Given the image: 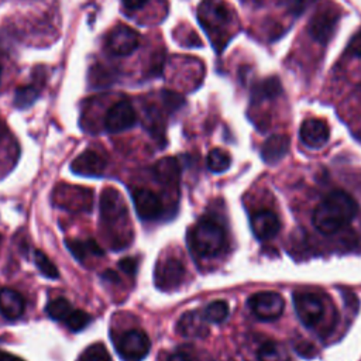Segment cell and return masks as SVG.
I'll return each instance as SVG.
<instances>
[{
	"mask_svg": "<svg viewBox=\"0 0 361 361\" xmlns=\"http://www.w3.org/2000/svg\"><path fill=\"white\" fill-rule=\"evenodd\" d=\"M358 213V203L344 190L329 193L313 210L312 223L322 234H334Z\"/></svg>",
	"mask_w": 361,
	"mask_h": 361,
	"instance_id": "6da1fadb",
	"label": "cell"
},
{
	"mask_svg": "<svg viewBox=\"0 0 361 361\" xmlns=\"http://www.w3.org/2000/svg\"><path fill=\"white\" fill-rule=\"evenodd\" d=\"M234 18L231 7L224 0H202L197 7V20L217 51L226 45Z\"/></svg>",
	"mask_w": 361,
	"mask_h": 361,
	"instance_id": "7a4b0ae2",
	"label": "cell"
},
{
	"mask_svg": "<svg viewBox=\"0 0 361 361\" xmlns=\"http://www.w3.org/2000/svg\"><path fill=\"white\" fill-rule=\"evenodd\" d=\"M188 243L196 255L214 257L226 245V231L219 221L203 217L189 230Z\"/></svg>",
	"mask_w": 361,
	"mask_h": 361,
	"instance_id": "3957f363",
	"label": "cell"
},
{
	"mask_svg": "<svg viewBox=\"0 0 361 361\" xmlns=\"http://www.w3.org/2000/svg\"><path fill=\"white\" fill-rule=\"evenodd\" d=\"M293 306L303 326L316 329L326 317L327 300L320 292L296 290L293 293Z\"/></svg>",
	"mask_w": 361,
	"mask_h": 361,
	"instance_id": "277c9868",
	"label": "cell"
},
{
	"mask_svg": "<svg viewBox=\"0 0 361 361\" xmlns=\"http://www.w3.org/2000/svg\"><path fill=\"white\" fill-rule=\"evenodd\" d=\"M100 216L109 230L126 227L128 224V213L121 195L114 188H106L100 195Z\"/></svg>",
	"mask_w": 361,
	"mask_h": 361,
	"instance_id": "5b68a950",
	"label": "cell"
},
{
	"mask_svg": "<svg viewBox=\"0 0 361 361\" xmlns=\"http://www.w3.org/2000/svg\"><path fill=\"white\" fill-rule=\"evenodd\" d=\"M151 341L144 330L133 329L123 333L116 344V350L123 361H142L149 353Z\"/></svg>",
	"mask_w": 361,
	"mask_h": 361,
	"instance_id": "8992f818",
	"label": "cell"
},
{
	"mask_svg": "<svg viewBox=\"0 0 361 361\" xmlns=\"http://www.w3.org/2000/svg\"><path fill=\"white\" fill-rule=\"evenodd\" d=\"M185 267L182 261L176 257L168 255L162 257L154 271V283L159 290H172L176 289L185 278Z\"/></svg>",
	"mask_w": 361,
	"mask_h": 361,
	"instance_id": "52a82bcc",
	"label": "cell"
},
{
	"mask_svg": "<svg viewBox=\"0 0 361 361\" xmlns=\"http://www.w3.org/2000/svg\"><path fill=\"white\" fill-rule=\"evenodd\" d=\"M248 306L255 317L259 320H275L283 313L285 300L274 290H262L250 296Z\"/></svg>",
	"mask_w": 361,
	"mask_h": 361,
	"instance_id": "ba28073f",
	"label": "cell"
},
{
	"mask_svg": "<svg viewBox=\"0 0 361 361\" xmlns=\"http://www.w3.org/2000/svg\"><path fill=\"white\" fill-rule=\"evenodd\" d=\"M140 44L138 32L126 24H117L110 30L106 39V49L114 56H127L133 54Z\"/></svg>",
	"mask_w": 361,
	"mask_h": 361,
	"instance_id": "9c48e42d",
	"label": "cell"
},
{
	"mask_svg": "<svg viewBox=\"0 0 361 361\" xmlns=\"http://www.w3.org/2000/svg\"><path fill=\"white\" fill-rule=\"evenodd\" d=\"M338 17L340 16L336 10H330V8L319 10L309 20V24H307L309 35L320 44H327L336 32Z\"/></svg>",
	"mask_w": 361,
	"mask_h": 361,
	"instance_id": "30bf717a",
	"label": "cell"
},
{
	"mask_svg": "<svg viewBox=\"0 0 361 361\" xmlns=\"http://www.w3.org/2000/svg\"><path fill=\"white\" fill-rule=\"evenodd\" d=\"M137 121V113L127 100L114 103L106 113L104 127L109 133H121L131 128Z\"/></svg>",
	"mask_w": 361,
	"mask_h": 361,
	"instance_id": "8fae6325",
	"label": "cell"
},
{
	"mask_svg": "<svg viewBox=\"0 0 361 361\" xmlns=\"http://www.w3.org/2000/svg\"><path fill=\"white\" fill-rule=\"evenodd\" d=\"M133 203L137 212V216L142 220H157L164 213V204L159 196L147 189V188H137L131 192Z\"/></svg>",
	"mask_w": 361,
	"mask_h": 361,
	"instance_id": "7c38bea8",
	"label": "cell"
},
{
	"mask_svg": "<svg viewBox=\"0 0 361 361\" xmlns=\"http://www.w3.org/2000/svg\"><path fill=\"white\" fill-rule=\"evenodd\" d=\"M330 130L326 121L320 118H306L299 128V138L307 148L317 149L327 144Z\"/></svg>",
	"mask_w": 361,
	"mask_h": 361,
	"instance_id": "4fadbf2b",
	"label": "cell"
},
{
	"mask_svg": "<svg viewBox=\"0 0 361 361\" xmlns=\"http://www.w3.org/2000/svg\"><path fill=\"white\" fill-rule=\"evenodd\" d=\"M106 166L107 162L103 155L93 149H87L72 161L71 171L80 176H102Z\"/></svg>",
	"mask_w": 361,
	"mask_h": 361,
	"instance_id": "5bb4252c",
	"label": "cell"
},
{
	"mask_svg": "<svg viewBox=\"0 0 361 361\" xmlns=\"http://www.w3.org/2000/svg\"><path fill=\"white\" fill-rule=\"evenodd\" d=\"M251 230L258 240H269L275 237L281 228V220L272 210H258L251 216Z\"/></svg>",
	"mask_w": 361,
	"mask_h": 361,
	"instance_id": "9a60e30c",
	"label": "cell"
},
{
	"mask_svg": "<svg viewBox=\"0 0 361 361\" xmlns=\"http://www.w3.org/2000/svg\"><path fill=\"white\" fill-rule=\"evenodd\" d=\"M176 331L188 338H203L209 334L207 320L204 314L197 310L186 312L179 317Z\"/></svg>",
	"mask_w": 361,
	"mask_h": 361,
	"instance_id": "2e32d148",
	"label": "cell"
},
{
	"mask_svg": "<svg viewBox=\"0 0 361 361\" xmlns=\"http://www.w3.org/2000/svg\"><path fill=\"white\" fill-rule=\"evenodd\" d=\"M289 137L285 134H274L268 137L261 147V158L269 165L278 164L289 151Z\"/></svg>",
	"mask_w": 361,
	"mask_h": 361,
	"instance_id": "e0dca14e",
	"label": "cell"
},
{
	"mask_svg": "<svg viewBox=\"0 0 361 361\" xmlns=\"http://www.w3.org/2000/svg\"><path fill=\"white\" fill-rule=\"evenodd\" d=\"M154 176L164 186H178L180 178L179 162L173 157L159 159L154 166Z\"/></svg>",
	"mask_w": 361,
	"mask_h": 361,
	"instance_id": "ac0fdd59",
	"label": "cell"
},
{
	"mask_svg": "<svg viewBox=\"0 0 361 361\" xmlns=\"http://www.w3.org/2000/svg\"><path fill=\"white\" fill-rule=\"evenodd\" d=\"M25 302L24 298L8 288H4L0 290V313L8 319V320H16L24 313Z\"/></svg>",
	"mask_w": 361,
	"mask_h": 361,
	"instance_id": "d6986e66",
	"label": "cell"
},
{
	"mask_svg": "<svg viewBox=\"0 0 361 361\" xmlns=\"http://www.w3.org/2000/svg\"><path fill=\"white\" fill-rule=\"evenodd\" d=\"M282 93V85L276 76L265 78L264 80L254 85L251 90V102L259 103L264 100H272Z\"/></svg>",
	"mask_w": 361,
	"mask_h": 361,
	"instance_id": "ffe728a7",
	"label": "cell"
},
{
	"mask_svg": "<svg viewBox=\"0 0 361 361\" xmlns=\"http://www.w3.org/2000/svg\"><path fill=\"white\" fill-rule=\"evenodd\" d=\"M66 248L72 252V255L78 259V261H85L89 255H97L102 257L104 252L103 250L99 247V244L89 238L86 241L82 240H66Z\"/></svg>",
	"mask_w": 361,
	"mask_h": 361,
	"instance_id": "44dd1931",
	"label": "cell"
},
{
	"mask_svg": "<svg viewBox=\"0 0 361 361\" xmlns=\"http://www.w3.org/2000/svg\"><path fill=\"white\" fill-rule=\"evenodd\" d=\"M258 361H289L288 350L276 341H265L257 351Z\"/></svg>",
	"mask_w": 361,
	"mask_h": 361,
	"instance_id": "7402d4cb",
	"label": "cell"
},
{
	"mask_svg": "<svg viewBox=\"0 0 361 361\" xmlns=\"http://www.w3.org/2000/svg\"><path fill=\"white\" fill-rule=\"evenodd\" d=\"M73 310H75L73 306L65 298H56V299L48 302V305L45 307V312L51 319L63 322V323H66L69 320Z\"/></svg>",
	"mask_w": 361,
	"mask_h": 361,
	"instance_id": "603a6c76",
	"label": "cell"
},
{
	"mask_svg": "<svg viewBox=\"0 0 361 361\" xmlns=\"http://www.w3.org/2000/svg\"><path fill=\"white\" fill-rule=\"evenodd\" d=\"M231 157L221 148H213L207 154V168L214 173H221L230 168Z\"/></svg>",
	"mask_w": 361,
	"mask_h": 361,
	"instance_id": "cb8c5ba5",
	"label": "cell"
},
{
	"mask_svg": "<svg viewBox=\"0 0 361 361\" xmlns=\"http://www.w3.org/2000/svg\"><path fill=\"white\" fill-rule=\"evenodd\" d=\"M228 303L224 300H214L212 303H209L204 310L203 314L206 317L207 322L210 323H221L228 317Z\"/></svg>",
	"mask_w": 361,
	"mask_h": 361,
	"instance_id": "d4e9b609",
	"label": "cell"
},
{
	"mask_svg": "<svg viewBox=\"0 0 361 361\" xmlns=\"http://www.w3.org/2000/svg\"><path fill=\"white\" fill-rule=\"evenodd\" d=\"M39 96V90L35 86H20L14 93V106L18 109L30 107Z\"/></svg>",
	"mask_w": 361,
	"mask_h": 361,
	"instance_id": "484cf974",
	"label": "cell"
},
{
	"mask_svg": "<svg viewBox=\"0 0 361 361\" xmlns=\"http://www.w3.org/2000/svg\"><path fill=\"white\" fill-rule=\"evenodd\" d=\"M34 262H35L38 271L44 276H47L49 279H56L59 276V272H58L56 267L54 265V262L42 251H39V250L34 251Z\"/></svg>",
	"mask_w": 361,
	"mask_h": 361,
	"instance_id": "4316f807",
	"label": "cell"
},
{
	"mask_svg": "<svg viewBox=\"0 0 361 361\" xmlns=\"http://www.w3.org/2000/svg\"><path fill=\"white\" fill-rule=\"evenodd\" d=\"M79 361H111V357L102 343H94L85 350Z\"/></svg>",
	"mask_w": 361,
	"mask_h": 361,
	"instance_id": "83f0119b",
	"label": "cell"
},
{
	"mask_svg": "<svg viewBox=\"0 0 361 361\" xmlns=\"http://www.w3.org/2000/svg\"><path fill=\"white\" fill-rule=\"evenodd\" d=\"M90 320H92L90 314H87L86 312H83L80 309H75L72 316L69 317V320L65 323V326L71 331H79V330L85 329L90 323Z\"/></svg>",
	"mask_w": 361,
	"mask_h": 361,
	"instance_id": "f1b7e54d",
	"label": "cell"
},
{
	"mask_svg": "<svg viewBox=\"0 0 361 361\" xmlns=\"http://www.w3.org/2000/svg\"><path fill=\"white\" fill-rule=\"evenodd\" d=\"M147 126L151 131V134H154L155 137H162V133H164V123H162V118L159 116V113L157 111L155 107H152L148 113H147Z\"/></svg>",
	"mask_w": 361,
	"mask_h": 361,
	"instance_id": "f546056e",
	"label": "cell"
},
{
	"mask_svg": "<svg viewBox=\"0 0 361 361\" xmlns=\"http://www.w3.org/2000/svg\"><path fill=\"white\" fill-rule=\"evenodd\" d=\"M316 0H285L283 6L293 16H300Z\"/></svg>",
	"mask_w": 361,
	"mask_h": 361,
	"instance_id": "4dcf8cb0",
	"label": "cell"
},
{
	"mask_svg": "<svg viewBox=\"0 0 361 361\" xmlns=\"http://www.w3.org/2000/svg\"><path fill=\"white\" fill-rule=\"evenodd\" d=\"M347 52L354 58H361V30L357 31L348 41Z\"/></svg>",
	"mask_w": 361,
	"mask_h": 361,
	"instance_id": "1f68e13d",
	"label": "cell"
},
{
	"mask_svg": "<svg viewBox=\"0 0 361 361\" xmlns=\"http://www.w3.org/2000/svg\"><path fill=\"white\" fill-rule=\"evenodd\" d=\"M162 97H164V102L165 104L171 109V110H176L178 107H180L183 104V99L180 94L175 93V92H164L162 93Z\"/></svg>",
	"mask_w": 361,
	"mask_h": 361,
	"instance_id": "d6a6232c",
	"label": "cell"
},
{
	"mask_svg": "<svg viewBox=\"0 0 361 361\" xmlns=\"http://www.w3.org/2000/svg\"><path fill=\"white\" fill-rule=\"evenodd\" d=\"M168 361H197V358L190 348H179L168 358Z\"/></svg>",
	"mask_w": 361,
	"mask_h": 361,
	"instance_id": "836d02e7",
	"label": "cell"
},
{
	"mask_svg": "<svg viewBox=\"0 0 361 361\" xmlns=\"http://www.w3.org/2000/svg\"><path fill=\"white\" fill-rule=\"evenodd\" d=\"M137 267H138V262L133 257H127V258H123L118 261V268L128 275H134L137 271Z\"/></svg>",
	"mask_w": 361,
	"mask_h": 361,
	"instance_id": "e575fe53",
	"label": "cell"
},
{
	"mask_svg": "<svg viewBox=\"0 0 361 361\" xmlns=\"http://www.w3.org/2000/svg\"><path fill=\"white\" fill-rule=\"evenodd\" d=\"M147 1H148V0H123V4H124V7H126L127 10L134 11V10L141 8Z\"/></svg>",
	"mask_w": 361,
	"mask_h": 361,
	"instance_id": "d590c367",
	"label": "cell"
},
{
	"mask_svg": "<svg viewBox=\"0 0 361 361\" xmlns=\"http://www.w3.org/2000/svg\"><path fill=\"white\" fill-rule=\"evenodd\" d=\"M102 278H103V279H106V281H109V282H114V283H118V282H120L118 274H116V272H114V271H111V269L104 271V272L102 274Z\"/></svg>",
	"mask_w": 361,
	"mask_h": 361,
	"instance_id": "8d00e7d4",
	"label": "cell"
},
{
	"mask_svg": "<svg viewBox=\"0 0 361 361\" xmlns=\"http://www.w3.org/2000/svg\"><path fill=\"white\" fill-rule=\"evenodd\" d=\"M0 361H24V360L17 357V355H13V354H10L7 351L0 350Z\"/></svg>",
	"mask_w": 361,
	"mask_h": 361,
	"instance_id": "74e56055",
	"label": "cell"
},
{
	"mask_svg": "<svg viewBox=\"0 0 361 361\" xmlns=\"http://www.w3.org/2000/svg\"><path fill=\"white\" fill-rule=\"evenodd\" d=\"M0 78H1V66H0Z\"/></svg>",
	"mask_w": 361,
	"mask_h": 361,
	"instance_id": "f35d334b",
	"label": "cell"
},
{
	"mask_svg": "<svg viewBox=\"0 0 361 361\" xmlns=\"http://www.w3.org/2000/svg\"><path fill=\"white\" fill-rule=\"evenodd\" d=\"M360 90H361V85H360Z\"/></svg>",
	"mask_w": 361,
	"mask_h": 361,
	"instance_id": "ab89813d",
	"label": "cell"
}]
</instances>
